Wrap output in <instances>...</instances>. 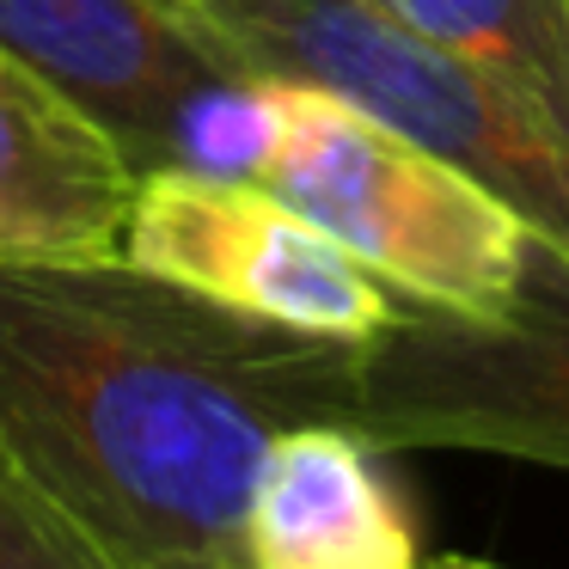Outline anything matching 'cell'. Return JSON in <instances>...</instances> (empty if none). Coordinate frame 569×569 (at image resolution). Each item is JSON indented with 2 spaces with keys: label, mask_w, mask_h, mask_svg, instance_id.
<instances>
[{
  "label": "cell",
  "mask_w": 569,
  "mask_h": 569,
  "mask_svg": "<svg viewBox=\"0 0 569 569\" xmlns=\"http://www.w3.org/2000/svg\"><path fill=\"white\" fill-rule=\"evenodd\" d=\"M361 343L202 300L129 258L0 263V447L117 569H246L288 429L356 422Z\"/></svg>",
  "instance_id": "cell-1"
},
{
  "label": "cell",
  "mask_w": 569,
  "mask_h": 569,
  "mask_svg": "<svg viewBox=\"0 0 569 569\" xmlns=\"http://www.w3.org/2000/svg\"><path fill=\"white\" fill-rule=\"evenodd\" d=\"M258 80L319 87L502 197L569 258V136L380 0H197Z\"/></svg>",
  "instance_id": "cell-2"
},
{
  "label": "cell",
  "mask_w": 569,
  "mask_h": 569,
  "mask_svg": "<svg viewBox=\"0 0 569 569\" xmlns=\"http://www.w3.org/2000/svg\"><path fill=\"white\" fill-rule=\"evenodd\" d=\"M270 87L276 129L258 166L263 190H276L417 307H508L527 270L532 227L502 197L331 92L288 80Z\"/></svg>",
  "instance_id": "cell-3"
},
{
  "label": "cell",
  "mask_w": 569,
  "mask_h": 569,
  "mask_svg": "<svg viewBox=\"0 0 569 569\" xmlns=\"http://www.w3.org/2000/svg\"><path fill=\"white\" fill-rule=\"evenodd\" d=\"M0 43L99 117L136 172L258 178L276 92L197 0H0Z\"/></svg>",
  "instance_id": "cell-4"
},
{
  "label": "cell",
  "mask_w": 569,
  "mask_h": 569,
  "mask_svg": "<svg viewBox=\"0 0 569 569\" xmlns=\"http://www.w3.org/2000/svg\"><path fill=\"white\" fill-rule=\"evenodd\" d=\"M349 429L380 453L459 447L569 471V258L532 233L502 312L410 300L361 343Z\"/></svg>",
  "instance_id": "cell-5"
},
{
  "label": "cell",
  "mask_w": 569,
  "mask_h": 569,
  "mask_svg": "<svg viewBox=\"0 0 569 569\" xmlns=\"http://www.w3.org/2000/svg\"><path fill=\"white\" fill-rule=\"evenodd\" d=\"M123 258L202 300L337 343H368L410 307L258 178H214L184 166L141 172Z\"/></svg>",
  "instance_id": "cell-6"
},
{
  "label": "cell",
  "mask_w": 569,
  "mask_h": 569,
  "mask_svg": "<svg viewBox=\"0 0 569 569\" xmlns=\"http://www.w3.org/2000/svg\"><path fill=\"white\" fill-rule=\"evenodd\" d=\"M136 160L0 43V263L123 258Z\"/></svg>",
  "instance_id": "cell-7"
},
{
  "label": "cell",
  "mask_w": 569,
  "mask_h": 569,
  "mask_svg": "<svg viewBox=\"0 0 569 569\" xmlns=\"http://www.w3.org/2000/svg\"><path fill=\"white\" fill-rule=\"evenodd\" d=\"M246 569H422L417 520L380 447L337 422L288 429L246 508Z\"/></svg>",
  "instance_id": "cell-8"
},
{
  "label": "cell",
  "mask_w": 569,
  "mask_h": 569,
  "mask_svg": "<svg viewBox=\"0 0 569 569\" xmlns=\"http://www.w3.org/2000/svg\"><path fill=\"white\" fill-rule=\"evenodd\" d=\"M417 38L466 56L569 136V0H380Z\"/></svg>",
  "instance_id": "cell-9"
},
{
  "label": "cell",
  "mask_w": 569,
  "mask_h": 569,
  "mask_svg": "<svg viewBox=\"0 0 569 569\" xmlns=\"http://www.w3.org/2000/svg\"><path fill=\"white\" fill-rule=\"evenodd\" d=\"M0 569H117L0 447Z\"/></svg>",
  "instance_id": "cell-10"
},
{
  "label": "cell",
  "mask_w": 569,
  "mask_h": 569,
  "mask_svg": "<svg viewBox=\"0 0 569 569\" xmlns=\"http://www.w3.org/2000/svg\"><path fill=\"white\" fill-rule=\"evenodd\" d=\"M422 569H508V563H490V557H435Z\"/></svg>",
  "instance_id": "cell-11"
}]
</instances>
